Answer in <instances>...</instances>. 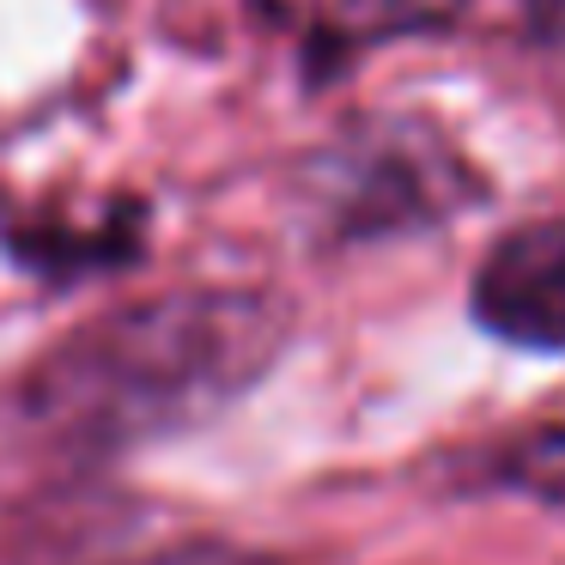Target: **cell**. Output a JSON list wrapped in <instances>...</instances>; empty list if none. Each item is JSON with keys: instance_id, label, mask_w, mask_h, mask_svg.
Here are the masks:
<instances>
[{"instance_id": "3957f363", "label": "cell", "mask_w": 565, "mask_h": 565, "mask_svg": "<svg viewBox=\"0 0 565 565\" xmlns=\"http://www.w3.org/2000/svg\"><path fill=\"white\" fill-rule=\"evenodd\" d=\"M135 249H140V207H116L98 225H31V232H13V256L38 274L122 268Z\"/></svg>"}, {"instance_id": "6da1fadb", "label": "cell", "mask_w": 565, "mask_h": 565, "mask_svg": "<svg viewBox=\"0 0 565 565\" xmlns=\"http://www.w3.org/2000/svg\"><path fill=\"white\" fill-rule=\"evenodd\" d=\"M280 334V305L256 292L152 298L55 347L31 377V414L86 450H122L244 395Z\"/></svg>"}, {"instance_id": "7a4b0ae2", "label": "cell", "mask_w": 565, "mask_h": 565, "mask_svg": "<svg viewBox=\"0 0 565 565\" xmlns=\"http://www.w3.org/2000/svg\"><path fill=\"white\" fill-rule=\"evenodd\" d=\"M475 322L529 353H565V220L516 225L487 249Z\"/></svg>"}, {"instance_id": "5b68a950", "label": "cell", "mask_w": 565, "mask_h": 565, "mask_svg": "<svg viewBox=\"0 0 565 565\" xmlns=\"http://www.w3.org/2000/svg\"><path fill=\"white\" fill-rule=\"evenodd\" d=\"M529 7V25H535L541 43H553V50H565V0H523Z\"/></svg>"}, {"instance_id": "277c9868", "label": "cell", "mask_w": 565, "mask_h": 565, "mask_svg": "<svg viewBox=\"0 0 565 565\" xmlns=\"http://www.w3.org/2000/svg\"><path fill=\"white\" fill-rule=\"evenodd\" d=\"M499 475L511 480V487H523L529 499L565 511V431H529L523 444L504 450Z\"/></svg>"}]
</instances>
